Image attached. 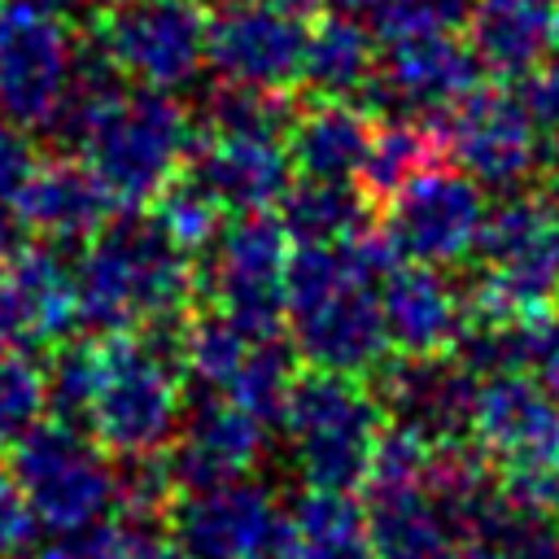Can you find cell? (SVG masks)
Returning <instances> with one entry per match:
<instances>
[{
    "instance_id": "8fae6325",
    "label": "cell",
    "mask_w": 559,
    "mask_h": 559,
    "mask_svg": "<svg viewBox=\"0 0 559 559\" xmlns=\"http://www.w3.org/2000/svg\"><path fill=\"white\" fill-rule=\"evenodd\" d=\"M485 214L489 205L472 175L428 166L389 197L380 231L389 236L402 262L454 266L467 253H476Z\"/></svg>"
},
{
    "instance_id": "8992f818",
    "label": "cell",
    "mask_w": 559,
    "mask_h": 559,
    "mask_svg": "<svg viewBox=\"0 0 559 559\" xmlns=\"http://www.w3.org/2000/svg\"><path fill=\"white\" fill-rule=\"evenodd\" d=\"M280 424L288 432L293 463L306 489L354 493L367 485L371 454L384 432V406L376 389H362L358 376L310 367L306 376H297Z\"/></svg>"
},
{
    "instance_id": "1f68e13d",
    "label": "cell",
    "mask_w": 559,
    "mask_h": 559,
    "mask_svg": "<svg viewBox=\"0 0 559 559\" xmlns=\"http://www.w3.org/2000/svg\"><path fill=\"white\" fill-rule=\"evenodd\" d=\"M293 109L284 92H262L245 83H218L205 96V131L214 135H284Z\"/></svg>"
},
{
    "instance_id": "e0dca14e",
    "label": "cell",
    "mask_w": 559,
    "mask_h": 559,
    "mask_svg": "<svg viewBox=\"0 0 559 559\" xmlns=\"http://www.w3.org/2000/svg\"><path fill=\"white\" fill-rule=\"evenodd\" d=\"M376 397L393 415V424H406L437 445L467 441L476 376L454 354H437V358L397 354V362H380Z\"/></svg>"
},
{
    "instance_id": "74e56055",
    "label": "cell",
    "mask_w": 559,
    "mask_h": 559,
    "mask_svg": "<svg viewBox=\"0 0 559 559\" xmlns=\"http://www.w3.org/2000/svg\"><path fill=\"white\" fill-rule=\"evenodd\" d=\"M35 511L26 507V498L17 493L13 480H0V559H17L31 542H35Z\"/></svg>"
},
{
    "instance_id": "603a6c76",
    "label": "cell",
    "mask_w": 559,
    "mask_h": 559,
    "mask_svg": "<svg viewBox=\"0 0 559 559\" xmlns=\"http://www.w3.org/2000/svg\"><path fill=\"white\" fill-rule=\"evenodd\" d=\"M376 122L349 96H319L288 122V157L293 170L310 179H358Z\"/></svg>"
},
{
    "instance_id": "7bdbcfd3",
    "label": "cell",
    "mask_w": 559,
    "mask_h": 559,
    "mask_svg": "<svg viewBox=\"0 0 559 559\" xmlns=\"http://www.w3.org/2000/svg\"><path fill=\"white\" fill-rule=\"evenodd\" d=\"M74 4H87V9H118V4H127V0H74Z\"/></svg>"
},
{
    "instance_id": "6da1fadb",
    "label": "cell",
    "mask_w": 559,
    "mask_h": 559,
    "mask_svg": "<svg viewBox=\"0 0 559 559\" xmlns=\"http://www.w3.org/2000/svg\"><path fill=\"white\" fill-rule=\"evenodd\" d=\"M105 183L118 210L153 205L192 157L197 131L170 92H122V74L87 39L74 52V83L57 127Z\"/></svg>"
},
{
    "instance_id": "52a82bcc",
    "label": "cell",
    "mask_w": 559,
    "mask_h": 559,
    "mask_svg": "<svg viewBox=\"0 0 559 559\" xmlns=\"http://www.w3.org/2000/svg\"><path fill=\"white\" fill-rule=\"evenodd\" d=\"M9 480L52 533H70L118 511L122 476L109 463V450L96 437H83L74 424L39 419L13 437Z\"/></svg>"
},
{
    "instance_id": "44dd1931",
    "label": "cell",
    "mask_w": 559,
    "mask_h": 559,
    "mask_svg": "<svg viewBox=\"0 0 559 559\" xmlns=\"http://www.w3.org/2000/svg\"><path fill=\"white\" fill-rule=\"evenodd\" d=\"M380 310H384L389 345L406 358L450 354L467 323V301L450 288L441 266H424V262H397L380 280Z\"/></svg>"
},
{
    "instance_id": "7c38bea8",
    "label": "cell",
    "mask_w": 559,
    "mask_h": 559,
    "mask_svg": "<svg viewBox=\"0 0 559 559\" xmlns=\"http://www.w3.org/2000/svg\"><path fill=\"white\" fill-rule=\"evenodd\" d=\"M306 35L310 31L301 13L262 0H227L210 13L205 66L223 83L288 92L301 83L306 70Z\"/></svg>"
},
{
    "instance_id": "7402d4cb",
    "label": "cell",
    "mask_w": 559,
    "mask_h": 559,
    "mask_svg": "<svg viewBox=\"0 0 559 559\" xmlns=\"http://www.w3.org/2000/svg\"><path fill=\"white\" fill-rule=\"evenodd\" d=\"M463 26L480 70L498 79H524L555 48L559 0H476Z\"/></svg>"
},
{
    "instance_id": "ac0fdd59",
    "label": "cell",
    "mask_w": 559,
    "mask_h": 559,
    "mask_svg": "<svg viewBox=\"0 0 559 559\" xmlns=\"http://www.w3.org/2000/svg\"><path fill=\"white\" fill-rule=\"evenodd\" d=\"M79 323L74 271L52 245H26L0 280V345L35 354L61 345Z\"/></svg>"
},
{
    "instance_id": "4316f807",
    "label": "cell",
    "mask_w": 559,
    "mask_h": 559,
    "mask_svg": "<svg viewBox=\"0 0 559 559\" xmlns=\"http://www.w3.org/2000/svg\"><path fill=\"white\" fill-rule=\"evenodd\" d=\"M437 157H441V114H397L380 122L371 135L367 162L358 170L362 192L389 201L419 170L437 166Z\"/></svg>"
},
{
    "instance_id": "f1b7e54d",
    "label": "cell",
    "mask_w": 559,
    "mask_h": 559,
    "mask_svg": "<svg viewBox=\"0 0 559 559\" xmlns=\"http://www.w3.org/2000/svg\"><path fill=\"white\" fill-rule=\"evenodd\" d=\"M293 384H297V354L280 336H253L240 371L227 384V397L253 419L280 424L293 397Z\"/></svg>"
},
{
    "instance_id": "ba28073f",
    "label": "cell",
    "mask_w": 559,
    "mask_h": 559,
    "mask_svg": "<svg viewBox=\"0 0 559 559\" xmlns=\"http://www.w3.org/2000/svg\"><path fill=\"white\" fill-rule=\"evenodd\" d=\"M79 39L57 0H0V114L26 131L57 127Z\"/></svg>"
},
{
    "instance_id": "d590c367",
    "label": "cell",
    "mask_w": 559,
    "mask_h": 559,
    "mask_svg": "<svg viewBox=\"0 0 559 559\" xmlns=\"http://www.w3.org/2000/svg\"><path fill=\"white\" fill-rule=\"evenodd\" d=\"M35 166H39V157H35L31 131L0 114V205H17Z\"/></svg>"
},
{
    "instance_id": "8d00e7d4",
    "label": "cell",
    "mask_w": 559,
    "mask_h": 559,
    "mask_svg": "<svg viewBox=\"0 0 559 559\" xmlns=\"http://www.w3.org/2000/svg\"><path fill=\"white\" fill-rule=\"evenodd\" d=\"M524 371L559 393V314L524 323Z\"/></svg>"
},
{
    "instance_id": "ab89813d",
    "label": "cell",
    "mask_w": 559,
    "mask_h": 559,
    "mask_svg": "<svg viewBox=\"0 0 559 559\" xmlns=\"http://www.w3.org/2000/svg\"><path fill=\"white\" fill-rule=\"evenodd\" d=\"M537 166H542V175L550 179V188L559 192V127H550V131L542 135V144H537Z\"/></svg>"
},
{
    "instance_id": "3957f363",
    "label": "cell",
    "mask_w": 559,
    "mask_h": 559,
    "mask_svg": "<svg viewBox=\"0 0 559 559\" xmlns=\"http://www.w3.org/2000/svg\"><path fill=\"white\" fill-rule=\"evenodd\" d=\"M284 310L293 349L314 371L362 380L393 349L380 310V284L354 271L345 245H293Z\"/></svg>"
},
{
    "instance_id": "5bb4252c",
    "label": "cell",
    "mask_w": 559,
    "mask_h": 559,
    "mask_svg": "<svg viewBox=\"0 0 559 559\" xmlns=\"http://www.w3.org/2000/svg\"><path fill=\"white\" fill-rule=\"evenodd\" d=\"M284 511L262 480H223L210 489L175 493L166 533L183 559H266L280 537Z\"/></svg>"
},
{
    "instance_id": "60d3db41",
    "label": "cell",
    "mask_w": 559,
    "mask_h": 559,
    "mask_svg": "<svg viewBox=\"0 0 559 559\" xmlns=\"http://www.w3.org/2000/svg\"><path fill=\"white\" fill-rule=\"evenodd\" d=\"M336 4H341L345 13H354V17H358V13H371V17H380L384 9H393V4H402V0H336Z\"/></svg>"
},
{
    "instance_id": "d6a6232c",
    "label": "cell",
    "mask_w": 559,
    "mask_h": 559,
    "mask_svg": "<svg viewBox=\"0 0 559 559\" xmlns=\"http://www.w3.org/2000/svg\"><path fill=\"white\" fill-rule=\"evenodd\" d=\"M153 218L157 227L183 249V253H201L218 240V223H223V205L192 179V175H179L157 201H153Z\"/></svg>"
},
{
    "instance_id": "d4e9b609",
    "label": "cell",
    "mask_w": 559,
    "mask_h": 559,
    "mask_svg": "<svg viewBox=\"0 0 559 559\" xmlns=\"http://www.w3.org/2000/svg\"><path fill=\"white\" fill-rule=\"evenodd\" d=\"M376 31H367L354 13H328L306 35V70L301 83L314 87V96H362L376 79Z\"/></svg>"
},
{
    "instance_id": "b9f144b4",
    "label": "cell",
    "mask_w": 559,
    "mask_h": 559,
    "mask_svg": "<svg viewBox=\"0 0 559 559\" xmlns=\"http://www.w3.org/2000/svg\"><path fill=\"white\" fill-rule=\"evenodd\" d=\"M262 4H275V9H288V13H306V9H314L319 0H262Z\"/></svg>"
},
{
    "instance_id": "5b68a950",
    "label": "cell",
    "mask_w": 559,
    "mask_h": 559,
    "mask_svg": "<svg viewBox=\"0 0 559 559\" xmlns=\"http://www.w3.org/2000/svg\"><path fill=\"white\" fill-rule=\"evenodd\" d=\"M480 280L467 293L472 319L533 323L559 314V201L520 192L485 214Z\"/></svg>"
},
{
    "instance_id": "ee69618b",
    "label": "cell",
    "mask_w": 559,
    "mask_h": 559,
    "mask_svg": "<svg viewBox=\"0 0 559 559\" xmlns=\"http://www.w3.org/2000/svg\"><path fill=\"white\" fill-rule=\"evenodd\" d=\"M179 559H183V555H179Z\"/></svg>"
},
{
    "instance_id": "484cf974",
    "label": "cell",
    "mask_w": 559,
    "mask_h": 559,
    "mask_svg": "<svg viewBox=\"0 0 559 559\" xmlns=\"http://www.w3.org/2000/svg\"><path fill=\"white\" fill-rule=\"evenodd\" d=\"M280 223L293 245H345L367 227V192L354 179L301 175L280 201Z\"/></svg>"
},
{
    "instance_id": "4dcf8cb0",
    "label": "cell",
    "mask_w": 559,
    "mask_h": 559,
    "mask_svg": "<svg viewBox=\"0 0 559 559\" xmlns=\"http://www.w3.org/2000/svg\"><path fill=\"white\" fill-rule=\"evenodd\" d=\"M100 376H105V345L100 341H83V336L79 341H61L52 349L48 371H44L52 419L74 424V428L87 424L96 389H100Z\"/></svg>"
},
{
    "instance_id": "e575fe53",
    "label": "cell",
    "mask_w": 559,
    "mask_h": 559,
    "mask_svg": "<svg viewBox=\"0 0 559 559\" xmlns=\"http://www.w3.org/2000/svg\"><path fill=\"white\" fill-rule=\"evenodd\" d=\"M493 559H559V515L520 511L511 502V515L493 542Z\"/></svg>"
},
{
    "instance_id": "4fadbf2b",
    "label": "cell",
    "mask_w": 559,
    "mask_h": 559,
    "mask_svg": "<svg viewBox=\"0 0 559 559\" xmlns=\"http://www.w3.org/2000/svg\"><path fill=\"white\" fill-rule=\"evenodd\" d=\"M537 122L520 92L472 87L441 114V153L485 188H511L537 170Z\"/></svg>"
},
{
    "instance_id": "277c9868",
    "label": "cell",
    "mask_w": 559,
    "mask_h": 559,
    "mask_svg": "<svg viewBox=\"0 0 559 559\" xmlns=\"http://www.w3.org/2000/svg\"><path fill=\"white\" fill-rule=\"evenodd\" d=\"M183 323L100 336L105 376H100L87 428L109 454H118L127 463L157 459L179 432V411H183L179 336H183Z\"/></svg>"
},
{
    "instance_id": "cb8c5ba5",
    "label": "cell",
    "mask_w": 559,
    "mask_h": 559,
    "mask_svg": "<svg viewBox=\"0 0 559 559\" xmlns=\"http://www.w3.org/2000/svg\"><path fill=\"white\" fill-rule=\"evenodd\" d=\"M266 559H371L367 511L354 502V493L306 489L284 511Z\"/></svg>"
},
{
    "instance_id": "9c48e42d",
    "label": "cell",
    "mask_w": 559,
    "mask_h": 559,
    "mask_svg": "<svg viewBox=\"0 0 559 559\" xmlns=\"http://www.w3.org/2000/svg\"><path fill=\"white\" fill-rule=\"evenodd\" d=\"M210 13L201 0H127L92 26L100 57L148 92H179L205 70Z\"/></svg>"
},
{
    "instance_id": "9a60e30c",
    "label": "cell",
    "mask_w": 559,
    "mask_h": 559,
    "mask_svg": "<svg viewBox=\"0 0 559 559\" xmlns=\"http://www.w3.org/2000/svg\"><path fill=\"white\" fill-rule=\"evenodd\" d=\"M371 87L376 100L393 105L397 114H445L472 87H480V61L472 44L445 26L402 31L380 39Z\"/></svg>"
},
{
    "instance_id": "d6986e66",
    "label": "cell",
    "mask_w": 559,
    "mask_h": 559,
    "mask_svg": "<svg viewBox=\"0 0 559 559\" xmlns=\"http://www.w3.org/2000/svg\"><path fill=\"white\" fill-rule=\"evenodd\" d=\"M188 166V175L223 205V214H266L293 188V157L280 135L201 131Z\"/></svg>"
},
{
    "instance_id": "f546056e",
    "label": "cell",
    "mask_w": 559,
    "mask_h": 559,
    "mask_svg": "<svg viewBox=\"0 0 559 559\" xmlns=\"http://www.w3.org/2000/svg\"><path fill=\"white\" fill-rule=\"evenodd\" d=\"M249 332L236 328L231 319H223L218 310L205 319H188L183 336H179V358H183V376H192L201 389L210 393H227L231 376L240 371L245 354H249Z\"/></svg>"
},
{
    "instance_id": "7a4b0ae2",
    "label": "cell",
    "mask_w": 559,
    "mask_h": 559,
    "mask_svg": "<svg viewBox=\"0 0 559 559\" xmlns=\"http://www.w3.org/2000/svg\"><path fill=\"white\" fill-rule=\"evenodd\" d=\"M197 293L192 253H183L157 218L127 210L96 240L79 249L74 297L79 323L96 336L183 323Z\"/></svg>"
},
{
    "instance_id": "f35d334b",
    "label": "cell",
    "mask_w": 559,
    "mask_h": 559,
    "mask_svg": "<svg viewBox=\"0 0 559 559\" xmlns=\"http://www.w3.org/2000/svg\"><path fill=\"white\" fill-rule=\"evenodd\" d=\"M22 218H9L4 214V205H0V280L9 275V266L22 258V249H26V240H22Z\"/></svg>"
},
{
    "instance_id": "30bf717a",
    "label": "cell",
    "mask_w": 559,
    "mask_h": 559,
    "mask_svg": "<svg viewBox=\"0 0 559 559\" xmlns=\"http://www.w3.org/2000/svg\"><path fill=\"white\" fill-rule=\"evenodd\" d=\"M293 240L280 218L271 214H240L218 240L210 245V262L201 271V288L223 319L245 328L249 336H280L284 310V280H288Z\"/></svg>"
},
{
    "instance_id": "2e32d148",
    "label": "cell",
    "mask_w": 559,
    "mask_h": 559,
    "mask_svg": "<svg viewBox=\"0 0 559 559\" xmlns=\"http://www.w3.org/2000/svg\"><path fill=\"white\" fill-rule=\"evenodd\" d=\"M262 454H266V424L218 393L188 415V424L166 445L162 463L175 493H192V489L249 476Z\"/></svg>"
},
{
    "instance_id": "836d02e7",
    "label": "cell",
    "mask_w": 559,
    "mask_h": 559,
    "mask_svg": "<svg viewBox=\"0 0 559 559\" xmlns=\"http://www.w3.org/2000/svg\"><path fill=\"white\" fill-rule=\"evenodd\" d=\"M48 406L44 371L22 349H0V437H22Z\"/></svg>"
},
{
    "instance_id": "83f0119b",
    "label": "cell",
    "mask_w": 559,
    "mask_h": 559,
    "mask_svg": "<svg viewBox=\"0 0 559 559\" xmlns=\"http://www.w3.org/2000/svg\"><path fill=\"white\" fill-rule=\"evenodd\" d=\"M35 559H179V550L170 533H162V524H140L118 515L57 533L48 546H39Z\"/></svg>"
},
{
    "instance_id": "ffe728a7",
    "label": "cell",
    "mask_w": 559,
    "mask_h": 559,
    "mask_svg": "<svg viewBox=\"0 0 559 559\" xmlns=\"http://www.w3.org/2000/svg\"><path fill=\"white\" fill-rule=\"evenodd\" d=\"M114 210L118 205L105 192V183L92 175V166L70 162V157L39 162L17 197L22 227L35 231L52 249H83L109 227Z\"/></svg>"
}]
</instances>
